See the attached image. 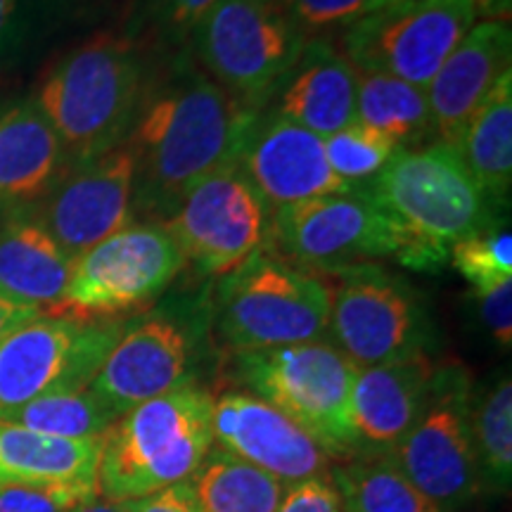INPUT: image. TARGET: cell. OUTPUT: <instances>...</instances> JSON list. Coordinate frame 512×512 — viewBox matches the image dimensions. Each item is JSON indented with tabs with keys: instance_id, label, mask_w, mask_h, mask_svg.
<instances>
[{
	"instance_id": "28",
	"label": "cell",
	"mask_w": 512,
	"mask_h": 512,
	"mask_svg": "<svg viewBox=\"0 0 512 512\" xmlns=\"http://www.w3.org/2000/svg\"><path fill=\"white\" fill-rule=\"evenodd\" d=\"M330 477L349 512H444L403 475L394 456L347 460Z\"/></svg>"
},
{
	"instance_id": "5",
	"label": "cell",
	"mask_w": 512,
	"mask_h": 512,
	"mask_svg": "<svg viewBox=\"0 0 512 512\" xmlns=\"http://www.w3.org/2000/svg\"><path fill=\"white\" fill-rule=\"evenodd\" d=\"M211 320L233 354L318 342L330 325V290L320 275L261 245L221 275Z\"/></svg>"
},
{
	"instance_id": "21",
	"label": "cell",
	"mask_w": 512,
	"mask_h": 512,
	"mask_svg": "<svg viewBox=\"0 0 512 512\" xmlns=\"http://www.w3.org/2000/svg\"><path fill=\"white\" fill-rule=\"evenodd\" d=\"M358 69L330 36L306 41L268 110L328 138L356 121Z\"/></svg>"
},
{
	"instance_id": "9",
	"label": "cell",
	"mask_w": 512,
	"mask_h": 512,
	"mask_svg": "<svg viewBox=\"0 0 512 512\" xmlns=\"http://www.w3.org/2000/svg\"><path fill=\"white\" fill-rule=\"evenodd\" d=\"M330 290L335 347L358 368L427 354L432 323L425 302L380 264H358L320 275Z\"/></svg>"
},
{
	"instance_id": "10",
	"label": "cell",
	"mask_w": 512,
	"mask_h": 512,
	"mask_svg": "<svg viewBox=\"0 0 512 512\" xmlns=\"http://www.w3.org/2000/svg\"><path fill=\"white\" fill-rule=\"evenodd\" d=\"M477 19L475 0H401L339 31L337 46L361 72L427 88Z\"/></svg>"
},
{
	"instance_id": "13",
	"label": "cell",
	"mask_w": 512,
	"mask_h": 512,
	"mask_svg": "<svg viewBox=\"0 0 512 512\" xmlns=\"http://www.w3.org/2000/svg\"><path fill=\"white\" fill-rule=\"evenodd\" d=\"M124 328L38 316L0 339V418L38 396L86 389Z\"/></svg>"
},
{
	"instance_id": "7",
	"label": "cell",
	"mask_w": 512,
	"mask_h": 512,
	"mask_svg": "<svg viewBox=\"0 0 512 512\" xmlns=\"http://www.w3.org/2000/svg\"><path fill=\"white\" fill-rule=\"evenodd\" d=\"M358 368L330 342H304L233 354V375L271 403L337 460H354L351 394Z\"/></svg>"
},
{
	"instance_id": "38",
	"label": "cell",
	"mask_w": 512,
	"mask_h": 512,
	"mask_svg": "<svg viewBox=\"0 0 512 512\" xmlns=\"http://www.w3.org/2000/svg\"><path fill=\"white\" fill-rule=\"evenodd\" d=\"M126 512H197L195 505L188 501L181 486L157 491V494L136 498V501H124Z\"/></svg>"
},
{
	"instance_id": "42",
	"label": "cell",
	"mask_w": 512,
	"mask_h": 512,
	"mask_svg": "<svg viewBox=\"0 0 512 512\" xmlns=\"http://www.w3.org/2000/svg\"><path fill=\"white\" fill-rule=\"evenodd\" d=\"M389 3H401V0H375V8H382V5H389ZM479 5V0H475Z\"/></svg>"
},
{
	"instance_id": "22",
	"label": "cell",
	"mask_w": 512,
	"mask_h": 512,
	"mask_svg": "<svg viewBox=\"0 0 512 512\" xmlns=\"http://www.w3.org/2000/svg\"><path fill=\"white\" fill-rule=\"evenodd\" d=\"M64 164V147L36 98L0 112V200L36 202Z\"/></svg>"
},
{
	"instance_id": "15",
	"label": "cell",
	"mask_w": 512,
	"mask_h": 512,
	"mask_svg": "<svg viewBox=\"0 0 512 512\" xmlns=\"http://www.w3.org/2000/svg\"><path fill=\"white\" fill-rule=\"evenodd\" d=\"M136 159L128 143L102 155L72 164L38 197L31 221H36L69 259H79L133 219Z\"/></svg>"
},
{
	"instance_id": "37",
	"label": "cell",
	"mask_w": 512,
	"mask_h": 512,
	"mask_svg": "<svg viewBox=\"0 0 512 512\" xmlns=\"http://www.w3.org/2000/svg\"><path fill=\"white\" fill-rule=\"evenodd\" d=\"M475 299L486 330L501 347L508 349L512 342V280L475 290Z\"/></svg>"
},
{
	"instance_id": "11",
	"label": "cell",
	"mask_w": 512,
	"mask_h": 512,
	"mask_svg": "<svg viewBox=\"0 0 512 512\" xmlns=\"http://www.w3.org/2000/svg\"><path fill=\"white\" fill-rule=\"evenodd\" d=\"M264 245L294 266L325 275L380 259L399 261L403 240L363 188L273 209Z\"/></svg>"
},
{
	"instance_id": "23",
	"label": "cell",
	"mask_w": 512,
	"mask_h": 512,
	"mask_svg": "<svg viewBox=\"0 0 512 512\" xmlns=\"http://www.w3.org/2000/svg\"><path fill=\"white\" fill-rule=\"evenodd\" d=\"M74 259L50 235L17 216L0 228V294L48 316L67 294Z\"/></svg>"
},
{
	"instance_id": "40",
	"label": "cell",
	"mask_w": 512,
	"mask_h": 512,
	"mask_svg": "<svg viewBox=\"0 0 512 512\" xmlns=\"http://www.w3.org/2000/svg\"><path fill=\"white\" fill-rule=\"evenodd\" d=\"M72 512H126V510H124V503H112L98 496L93 498V501L81 503L79 508H74Z\"/></svg>"
},
{
	"instance_id": "31",
	"label": "cell",
	"mask_w": 512,
	"mask_h": 512,
	"mask_svg": "<svg viewBox=\"0 0 512 512\" xmlns=\"http://www.w3.org/2000/svg\"><path fill=\"white\" fill-rule=\"evenodd\" d=\"M219 0H133L126 36L138 46L176 53Z\"/></svg>"
},
{
	"instance_id": "12",
	"label": "cell",
	"mask_w": 512,
	"mask_h": 512,
	"mask_svg": "<svg viewBox=\"0 0 512 512\" xmlns=\"http://www.w3.org/2000/svg\"><path fill=\"white\" fill-rule=\"evenodd\" d=\"M472 377L456 361L434 366L430 389L394 460L441 510H458L479 494L472 441Z\"/></svg>"
},
{
	"instance_id": "17",
	"label": "cell",
	"mask_w": 512,
	"mask_h": 512,
	"mask_svg": "<svg viewBox=\"0 0 512 512\" xmlns=\"http://www.w3.org/2000/svg\"><path fill=\"white\" fill-rule=\"evenodd\" d=\"M238 164L261 195L268 214L287 204L354 190L330 169L323 138L268 107L256 114Z\"/></svg>"
},
{
	"instance_id": "32",
	"label": "cell",
	"mask_w": 512,
	"mask_h": 512,
	"mask_svg": "<svg viewBox=\"0 0 512 512\" xmlns=\"http://www.w3.org/2000/svg\"><path fill=\"white\" fill-rule=\"evenodd\" d=\"M323 147L330 169L354 190L368 188L382 174L384 166L401 152L394 140L358 121L323 138Z\"/></svg>"
},
{
	"instance_id": "26",
	"label": "cell",
	"mask_w": 512,
	"mask_h": 512,
	"mask_svg": "<svg viewBox=\"0 0 512 512\" xmlns=\"http://www.w3.org/2000/svg\"><path fill=\"white\" fill-rule=\"evenodd\" d=\"M178 486L197 512H275L287 491L283 482L219 446H211Z\"/></svg>"
},
{
	"instance_id": "27",
	"label": "cell",
	"mask_w": 512,
	"mask_h": 512,
	"mask_svg": "<svg viewBox=\"0 0 512 512\" xmlns=\"http://www.w3.org/2000/svg\"><path fill=\"white\" fill-rule=\"evenodd\" d=\"M356 121L394 140L401 150L437 143L425 88L394 76L358 69Z\"/></svg>"
},
{
	"instance_id": "2",
	"label": "cell",
	"mask_w": 512,
	"mask_h": 512,
	"mask_svg": "<svg viewBox=\"0 0 512 512\" xmlns=\"http://www.w3.org/2000/svg\"><path fill=\"white\" fill-rule=\"evenodd\" d=\"M401 233L399 264L434 271L456 242L496 226L498 207L453 145L401 150L366 188Z\"/></svg>"
},
{
	"instance_id": "1",
	"label": "cell",
	"mask_w": 512,
	"mask_h": 512,
	"mask_svg": "<svg viewBox=\"0 0 512 512\" xmlns=\"http://www.w3.org/2000/svg\"><path fill=\"white\" fill-rule=\"evenodd\" d=\"M254 112L197 67L188 48L171 53L145 83L126 143L136 159L133 211L166 223L204 178L240 159Z\"/></svg>"
},
{
	"instance_id": "41",
	"label": "cell",
	"mask_w": 512,
	"mask_h": 512,
	"mask_svg": "<svg viewBox=\"0 0 512 512\" xmlns=\"http://www.w3.org/2000/svg\"><path fill=\"white\" fill-rule=\"evenodd\" d=\"M12 8H15V0H0V36H3L5 27H8Z\"/></svg>"
},
{
	"instance_id": "19",
	"label": "cell",
	"mask_w": 512,
	"mask_h": 512,
	"mask_svg": "<svg viewBox=\"0 0 512 512\" xmlns=\"http://www.w3.org/2000/svg\"><path fill=\"white\" fill-rule=\"evenodd\" d=\"M510 62V22L484 19L467 31L425 88L437 143L458 145L477 107L494 91L501 76L512 72Z\"/></svg>"
},
{
	"instance_id": "24",
	"label": "cell",
	"mask_w": 512,
	"mask_h": 512,
	"mask_svg": "<svg viewBox=\"0 0 512 512\" xmlns=\"http://www.w3.org/2000/svg\"><path fill=\"white\" fill-rule=\"evenodd\" d=\"M100 439H57L0 422V486L95 484Z\"/></svg>"
},
{
	"instance_id": "34",
	"label": "cell",
	"mask_w": 512,
	"mask_h": 512,
	"mask_svg": "<svg viewBox=\"0 0 512 512\" xmlns=\"http://www.w3.org/2000/svg\"><path fill=\"white\" fill-rule=\"evenodd\" d=\"M98 498V484L0 486V512H72Z\"/></svg>"
},
{
	"instance_id": "33",
	"label": "cell",
	"mask_w": 512,
	"mask_h": 512,
	"mask_svg": "<svg viewBox=\"0 0 512 512\" xmlns=\"http://www.w3.org/2000/svg\"><path fill=\"white\" fill-rule=\"evenodd\" d=\"M456 271L475 290L512 280V235L508 226H496L456 242L448 252Z\"/></svg>"
},
{
	"instance_id": "25",
	"label": "cell",
	"mask_w": 512,
	"mask_h": 512,
	"mask_svg": "<svg viewBox=\"0 0 512 512\" xmlns=\"http://www.w3.org/2000/svg\"><path fill=\"white\" fill-rule=\"evenodd\" d=\"M456 150L472 178L496 207L508 202L512 185V72L467 121Z\"/></svg>"
},
{
	"instance_id": "30",
	"label": "cell",
	"mask_w": 512,
	"mask_h": 512,
	"mask_svg": "<svg viewBox=\"0 0 512 512\" xmlns=\"http://www.w3.org/2000/svg\"><path fill=\"white\" fill-rule=\"evenodd\" d=\"M117 420L110 408L91 389L53 392L24 403L22 408L0 418V422L24 427V430L48 434L57 439H100Z\"/></svg>"
},
{
	"instance_id": "39",
	"label": "cell",
	"mask_w": 512,
	"mask_h": 512,
	"mask_svg": "<svg viewBox=\"0 0 512 512\" xmlns=\"http://www.w3.org/2000/svg\"><path fill=\"white\" fill-rule=\"evenodd\" d=\"M38 316H43V313L34 309V306L17 304L0 294V339L8 337L10 332H15L17 328H22V325L31 323V320Z\"/></svg>"
},
{
	"instance_id": "36",
	"label": "cell",
	"mask_w": 512,
	"mask_h": 512,
	"mask_svg": "<svg viewBox=\"0 0 512 512\" xmlns=\"http://www.w3.org/2000/svg\"><path fill=\"white\" fill-rule=\"evenodd\" d=\"M275 512H342V498L325 472L290 486Z\"/></svg>"
},
{
	"instance_id": "14",
	"label": "cell",
	"mask_w": 512,
	"mask_h": 512,
	"mask_svg": "<svg viewBox=\"0 0 512 512\" xmlns=\"http://www.w3.org/2000/svg\"><path fill=\"white\" fill-rule=\"evenodd\" d=\"M162 226L185 264L200 275L221 278L266 242L268 207L235 162L197 183Z\"/></svg>"
},
{
	"instance_id": "16",
	"label": "cell",
	"mask_w": 512,
	"mask_h": 512,
	"mask_svg": "<svg viewBox=\"0 0 512 512\" xmlns=\"http://www.w3.org/2000/svg\"><path fill=\"white\" fill-rule=\"evenodd\" d=\"M200 335L195 323L169 311L126 323L88 389L114 418L178 387L197 382Z\"/></svg>"
},
{
	"instance_id": "4",
	"label": "cell",
	"mask_w": 512,
	"mask_h": 512,
	"mask_svg": "<svg viewBox=\"0 0 512 512\" xmlns=\"http://www.w3.org/2000/svg\"><path fill=\"white\" fill-rule=\"evenodd\" d=\"M147 83L145 50L126 34H98L57 64L36 95L69 166L124 143Z\"/></svg>"
},
{
	"instance_id": "8",
	"label": "cell",
	"mask_w": 512,
	"mask_h": 512,
	"mask_svg": "<svg viewBox=\"0 0 512 512\" xmlns=\"http://www.w3.org/2000/svg\"><path fill=\"white\" fill-rule=\"evenodd\" d=\"M185 259L162 223H128L74 261L72 280L48 316L112 323L155 304Z\"/></svg>"
},
{
	"instance_id": "20",
	"label": "cell",
	"mask_w": 512,
	"mask_h": 512,
	"mask_svg": "<svg viewBox=\"0 0 512 512\" xmlns=\"http://www.w3.org/2000/svg\"><path fill=\"white\" fill-rule=\"evenodd\" d=\"M437 363L430 354L358 370L351 394L354 460L394 456L425 403Z\"/></svg>"
},
{
	"instance_id": "3",
	"label": "cell",
	"mask_w": 512,
	"mask_h": 512,
	"mask_svg": "<svg viewBox=\"0 0 512 512\" xmlns=\"http://www.w3.org/2000/svg\"><path fill=\"white\" fill-rule=\"evenodd\" d=\"M211 413L214 394L192 382L119 415L100 437L98 496L136 501L188 479L214 446Z\"/></svg>"
},
{
	"instance_id": "29",
	"label": "cell",
	"mask_w": 512,
	"mask_h": 512,
	"mask_svg": "<svg viewBox=\"0 0 512 512\" xmlns=\"http://www.w3.org/2000/svg\"><path fill=\"white\" fill-rule=\"evenodd\" d=\"M472 441L479 491L505 494L512 479V382L501 375L472 399Z\"/></svg>"
},
{
	"instance_id": "18",
	"label": "cell",
	"mask_w": 512,
	"mask_h": 512,
	"mask_svg": "<svg viewBox=\"0 0 512 512\" xmlns=\"http://www.w3.org/2000/svg\"><path fill=\"white\" fill-rule=\"evenodd\" d=\"M214 444L233 453L287 489L304 479L325 475L330 456L297 422L247 392L221 394L211 413Z\"/></svg>"
},
{
	"instance_id": "6",
	"label": "cell",
	"mask_w": 512,
	"mask_h": 512,
	"mask_svg": "<svg viewBox=\"0 0 512 512\" xmlns=\"http://www.w3.org/2000/svg\"><path fill=\"white\" fill-rule=\"evenodd\" d=\"M306 41L285 0H219L190 31L185 48L230 98L259 114Z\"/></svg>"
},
{
	"instance_id": "35",
	"label": "cell",
	"mask_w": 512,
	"mask_h": 512,
	"mask_svg": "<svg viewBox=\"0 0 512 512\" xmlns=\"http://www.w3.org/2000/svg\"><path fill=\"white\" fill-rule=\"evenodd\" d=\"M287 10L306 38L344 31L375 10V0H285Z\"/></svg>"
}]
</instances>
